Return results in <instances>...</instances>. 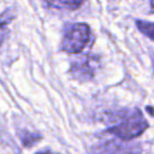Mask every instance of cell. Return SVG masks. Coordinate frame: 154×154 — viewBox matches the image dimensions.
Listing matches in <instances>:
<instances>
[{
	"label": "cell",
	"mask_w": 154,
	"mask_h": 154,
	"mask_svg": "<svg viewBox=\"0 0 154 154\" xmlns=\"http://www.w3.org/2000/svg\"><path fill=\"white\" fill-rule=\"evenodd\" d=\"M137 28L144 35H147L150 40H153V24L150 22H143V20H137L136 22Z\"/></svg>",
	"instance_id": "obj_7"
},
{
	"label": "cell",
	"mask_w": 154,
	"mask_h": 154,
	"mask_svg": "<svg viewBox=\"0 0 154 154\" xmlns=\"http://www.w3.org/2000/svg\"><path fill=\"white\" fill-rule=\"evenodd\" d=\"M97 154H134V147H125L120 143L108 142L96 150Z\"/></svg>",
	"instance_id": "obj_4"
},
{
	"label": "cell",
	"mask_w": 154,
	"mask_h": 154,
	"mask_svg": "<svg viewBox=\"0 0 154 154\" xmlns=\"http://www.w3.org/2000/svg\"><path fill=\"white\" fill-rule=\"evenodd\" d=\"M147 128L148 123L143 118L141 111L134 109L131 112H125L120 122L117 125L109 128L107 131L120 140L129 141L135 137H138L141 134H143Z\"/></svg>",
	"instance_id": "obj_1"
},
{
	"label": "cell",
	"mask_w": 154,
	"mask_h": 154,
	"mask_svg": "<svg viewBox=\"0 0 154 154\" xmlns=\"http://www.w3.org/2000/svg\"><path fill=\"white\" fill-rule=\"evenodd\" d=\"M46 2L55 8L76 10L84 2V0H46Z\"/></svg>",
	"instance_id": "obj_6"
},
{
	"label": "cell",
	"mask_w": 154,
	"mask_h": 154,
	"mask_svg": "<svg viewBox=\"0 0 154 154\" xmlns=\"http://www.w3.org/2000/svg\"><path fill=\"white\" fill-rule=\"evenodd\" d=\"M83 58L84 59L82 61L73 64L72 73L76 78L85 81V79L91 78V76L94 73V64H93V59H90L88 57H83Z\"/></svg>",
	"instance_id": "obj_3"
},
{
	"label": "cell",
	"mask_w": 154,
	"mask_h": 154,
	"mask_svg": "<svg viewBox=\"0 0 154 154\" xmlns=\"http://www.w3.org/2000/svg\"><path fill=\"white\" fill-rule=\"evenodd\" d=\"M90 40V29L84 23H75L70 25L64 35L61 48L64 52L77 54L82 52Z\"/></svg>",
	"instance_id": "obj_2"
},
{
	"label": "cell",
	"mask_w": 154,
	"mask_h": 154,
	"mask_svg": "<svg viewBox=\"0 0 154 154\" xmlns=\"http://www.w3.org/2000/svg\"><path fill=\"white\" fill-rule=\"evenodd\" d=\"M13 18H14V13L11 10L5 11L0 16V46L4 43V41L8 35V25L13 20Z\"/></svg>",
	"instance_id": "obj_5"
},
{
	"label": "cell",
	"mask_w": 154,
	"mask_h": 154,
	"mask_svg": "<svg viewBox=\"0 0 154 154\" xmlns=\"http://www.w3.org/2000/svg\"><path fill=\"white\" fill-rule=\"evenodd\" d=\"M20 138H22V142L24 146L26 147H31L34 146L37 141H40V136L37 134H30V132H24L20 135Z\"/></svg>",
	"instance_id": "obj_8"
},
{
	"label": "cell",
	"mask_w": 154,
	"mask_h": 154,
	"mask_svg": "<svg viewBox=\"0 0 154 154\" xmlns=\"http://www.w3.org/2000/svg\"><path fill=\"white\" fill-rule=\"evenodd\" d=\"M37 154H54L52 152H41V153H37Z\"/></svg>",
	"instance_id": "obj_9"
}]
</instances>
